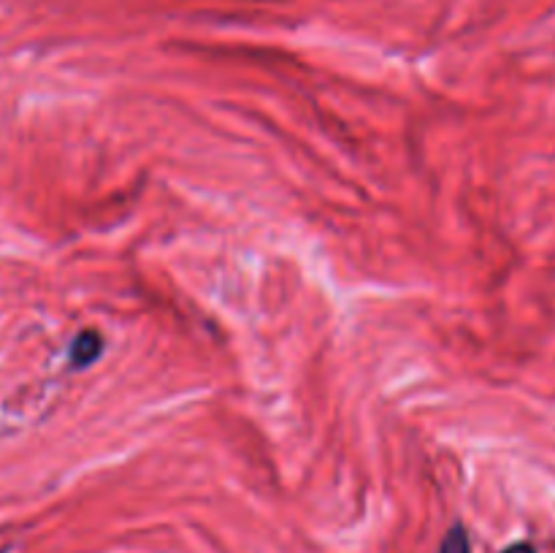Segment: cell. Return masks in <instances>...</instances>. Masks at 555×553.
<instances>
[{
    "instance_id": "6da1fadb",
    "label": "cell",
    "mask_w": 555,
    "mask_h": 553,
    "mask_svg": "<svg viewBox=\"0 0 555 553\" xmlns=\"http://www.w3.org/2000/svg\"><path fill=\"white\" fill-rule=\"evenodd\" d=\"M103 352V339L95 334V331H81L74 342H70V363L74 369L90 366L98 356Z\"/></svg>"
},
{
    "instance_id": "7a4b0ae2",
    "label": "cell",
    "mask_w": 555,
    "mask_h": 553,
    "mask_svg": "<svg viewBox=\"0 0 555 553\" xmlns=\"http://www.w3.org/2000/svg\"><path fill=\"white\" fill-rule=\"evenodd\" d=\"M439 553H472L469 537H466V531L461 529V526H453V529L448 531V537L442 540V548H439Z\"/></svg>"
},
{
    "instance_id": "3957f363",
    "label": "cell",
    "mask_w": 555,
    "mask_h": 553,
    "mask_svg": "<svg viewBox=\"0 0 555 553\" xmlns=\"http://www.w3.org/2000/svg\"><path fill=\"white\" fill-rule=\"evenodd\" d=\"M502 553H537V548L531 542H515V545L504 548Z\"/></svg>"
}]
</instances>
